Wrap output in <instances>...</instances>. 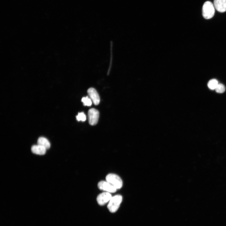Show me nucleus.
I'll list each match as a JSON object with an SVG mask.
<instances>
[{"label":"nucleus","instance_id":"f257e3e1","mask_svg":"<svg viewBox=\"0 0 226 226\" xmlns=\"http://www.w3.org/2000/svg\"><path fill=\"white\" fill-rule=\"evenodd\" d=\"M215 10L213 3L209 1L205 2L202 8V14L203 17L206 19L212 18L214 15Z\"/></svg>","mask_w":226,"mask_h":226},{"label":"nucleus","instance_id":"f03ea898","mask_svg":"<svg viewBox=\"0 0 226 226\" xmlns=\"http://www.w3.org/2000/svg\"><path fill=\"white\" fill-rule=\"evenodd\" d=\"M121 196L117 195L112 197L107 206L109 211L111 213H115L119 208L122 201Z\"/></svg>","mask_w":226,"mask_h":226},{"label":"nucleus","instance_id":"7ed1b4c3","mask_svg":"<svg viewBox=\"0 0 226 226\" xmlns=\"http://www.w3.org/2000/svg\"><path fill=\"white\" fill-rule=\"evenodd\" d=\"M106 180L116 189L121 188L122 186L123 182L122 180L119 176L116 174H108L106 177Z\"/></svg>","mask_w":226,"mask_h":226},{"label":"nucleus","instance_id":"20e7f679","mask_svg":"<svg viewBox=\"0 0 226 226\" xmlns=\"http://www.w3.org/2000/svg\"><path fill=\"white\" fill-rule=\"evenodd\" d=\"M89 122L91 125H96L98 122L99 113L96 109L92 108L90 109L88 112Z\"/></svg>","mask_w":226,"mask_h":226},{"label":"nucleus","instance_id":"39448f33","mask_svg":"<svg viewBox=\"0 0 226 226\" xmlns=\"http://www.w3.org/2000/svg\"><path fill=\"white\" fill-rule=\"evenodd\" d=\"M99 188L109 193H114L116 191V189L109 182L106 181H101L98 184Z\"/></svg>","mask_w":226,"mask_h":226},{"label":"nucleus","instance_id":"423d86ee","mask_svg":"<svg viewBox=\"0 0 226 226\" xmlns=\"http://www.w3.org/2000/svg\"><path fill=\"white\" fill-rule=\"evenodd\" d=\"M112 197L111 194L108 192H104L99 194L96 198L98 204L104 205L110 201Z\"/></svg>","mask_w":226,"mask_h":226},{"label":"nucleus","instance_id":"0eeeda50","mask_svg":"<svg viewBox=\"0 0 226 226\" xmlns=\"http://www.w3.org/2000/svg\"><path fill=\"white\" fill-rule=\"evenodd\" d=\"M89 97L94 105H98L100 102V97L97 91L94 88H90L87 90Z\"/></svg>","mask_w":226,"mask_h":226},{"label":"nucleus","instance_id":"6e6552de","mask_svg":"<svg viewBox=\"0 0 226 226\" xmlns=\"http://www.w3.org/2000/svg\"><path fill=\"white\" fill-rule=\"evenodd\" d=\"M213 4L218 12L223 13L226 11V0H214Z\"/></svg>","mask_w":226,"mask_h":226},{"label":"nucleus","instance_id":"1a4fd4ad","mask_svg":"<svg viewBox=\"0 0 226 226\" xmlns=\"http://www.w3.org/2000/svg\"><path fill=\"white\" fill-rule=\"evenodd\" d=\"M46 150L45 148L38 144L33 145L31 148V150L33 153L40 155L45 154Z\"/></svg>","mask_w":226,"mask_h":226},{"label":"nucleus","instance_id":"9d476101","mask_svg":"<svg viewBox=\"0 0 226 226\" xmlns=\"http://www.w3.org/2000/svg\"><path fill=\"white\" fill-rule=\"evenodd\" d=\"M37 144L43 146L46 149L50 148V143L48 140L43 137H40L37 141Z\"/></svg>","mask_w":226,"mask_h":226},{"label":"nucleus","instance_id":"9b49d317","mask_svg":"<svg viewBox=\"0 0 226 226\" xmlns=\"http://www.w3.org/2000/svg\"><path fill=\"white\" fill-rule=\"evenodd\" d=\"M218 83V81L215 79L210 80L208 82L207 86L211 89H215Z\"/></svg>","mask_w":226,"mask_h":226},{"label":"nucleus","instance_id":"f8f14e48","mask_svg":"<svg viewBox=\"0 0 226 226\" xmlns=\"http://www.w3.org/2000/svg\"><path fill=\"white\" fill-rule=\"evenodd\" d=\"M81 101L84 106H90L92 104V101L88 96L83 97Z\"/></svg>","mask_w":226,"mask_h":226},{"label":"nucleus","instance_id":"ddd939ff","mask_svg":"<svg viewBox=\"0 0 226 226\" xmlns=\"http://www.w3.org/2000/svg\"><path fill=\"white\" fill-rule=\"evenodd\" d=\"M215 90L218 93H223L225 91V87L223 84L222 83H218Z\"/></svg>","mask_w":226,"mask_h":226},{"label":"nucleus","instance_id":"4468645a","mask_svg":"<svg viewBox=\"0 0 226 226\" xmlns=\"http://www.w3.org/2000/svg\"><path fill=\"white\" fill-rule=\"evenodd\" d=\"M76 118L78 121H85L86 118V116L83 112L78 113V115L76 116Z\"/></svg>","mask_w":226,"mask_h":226}]
</instances>
